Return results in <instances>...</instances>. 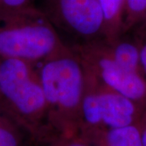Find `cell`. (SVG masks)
Wrapping results in <instances>:
<instances>
[{"mask_svg": "<svg viewBox=\"0 0 146 146\" xmlns=\"http://www.w3.org/2000/svg\"><path fill=\"white\" fill-rule=\"evenodd\" d=\"M46 101L50 130L80 132L86 76L71 47L42 62L38 70Z\"/></svg>", "mask_w": 146, "mask_h": 146, "instance_id": "6da1fadb", "label": "cell"}, {"mask_svg": "<svg viewBox=\"0 0 146 146\" xmlns=\"http://www.w3.org/2000/svg\"><path fill=\"white\" fill-rule=\"evenodd\" d=\"M0 109L32 140L50 130L46 101L35 63L19 59L2 60Z\"/></svg>", "mask_w": 146, "mask_h": 146, "instance_id": "7a4b0ae2", "label": "cell"}, {"mask_svg": "<svg viewBox=\"0 0 146 146\" xmlns=\"http://www.w3.org/2000/svg\"><path fill=\"white\" fill-rule=\"evenodd\" d=\"M68 47L37 6L0 11V59L36 64Z\"/></svg>", "mask_w": 146, "mask_h": 146, "instance_id": "3957f363", "label": "cell"}, {"mask_svg": "<svg viewBox=\"0 0 146 146\" xmlns=\"http://www.w3.org/2000/svg\"><path fill=\"white\" fill-rule=\"evenodd\" d=\"M37 7L60 37H66L69 47L105 38L104 16L98 0H42Z\"/></svg>", "mask_w": 146, "mask_h": 146, "instance_id": "277c9868", "label": "cell"}, {"mask_svg": "<svg viewBox=\"0 0 146 146\" xmlns=\"http://www.w3.org/2000/svg\"><path fill=\"white\" fill-rule=\"evenodd\" d=\"M81 59L86 82L113 90L137 103L146 97V82L115 61L106 39L72 47Z\"/></svg>", "mask_w": 146, "mask_h": 146, "instance_id": "5b68a950", "label": "cell"}, {"mask_svg": "<svg viewBox=\"0 0 146 146\" xmlns=\"http://www.w3.org/2000/svg\"><path fill=\"white\" fill-rule=\"evenodd\" d=\"M136 102L113 90L86 82L80 133L137 124Z\"/></svg>", "mask_w": 146, "mask_h": 146, "instance_id": "8992f818", "label": "cell"}, {"mask_svg": "<svg viewBox=\"0 0 146 146\" xmlns=\"http://www.w3.org/2000/svg\"><path fill=\"white\" fill-rule=\"evenodd\" d=\"M80 134L91 146H144L138 124Z\"/></svg>", "mask_w": 146, "mask_h": 146, "instance_id": "52a82bcc", "label": "cell"}, {"mask_svg": "<svg viewBox=\"0 0 146 146\" xmlns=\"http://www.w3.org/2000/svg\"><path fill=\"white\" fill-rule=\"evenodd\" d=\"M105 21V39L119 37L123 29L126 0H98Z\"/></svg>", "mask_w": 146, "mask_h": 146, "instance_id": "ba28073f", "label": "cell"}, {"mask_svg": "<svg viewBox=\"0 0 146 146\" xmlns=\"http://www.w3.org/2000/svg\"><path fill=\"white\" fill-rule=\"evenodd\" d=\"M106 41L111 55L120 66L131 72H138L141 58L140 48L136 44L122 40L119 36L111 40L106 39Z\"/></svg>", "mask_w": 146, "mask_h": 146, "instance_id": "9c48e42d", "label": "cell"}, {"mask_svg": "<svg viewBox=\"0 0 146 146\" xmlns=\"http://www.w3.org/2000/svg\"><path fill=\"white\" fill-rule=\"evenodd\" d=\"M30 136L0 109V146H31Z\"/></svg>", "mask_w": 146, "mask_h": 146, "instance_id": "30bf717a", "label": "cell"}, {"mask_svg": "<svg viewBox=\"0 0 146 146\" xmlns=\"http://www.w3.org/2000/svg\"><path fill=\"white\" fill-rule=\"evenodd\" d=\"M31 146H91L80 132L50 130L32 140Z\"/></svg>", "mask_w": 146, "mask_h": 146, "instance_id": "8fae6325", "label": "cell"}, {"mask_svg": "<svg viewBox=\"0 0 146 146\" xmlns=\"http://www.w3.org/2000/svg\"><path fill=\"white\" fill-rule=\"evenodd\" d=\"M146 18V0H126L123 29L132 23Z\"/></svg>", "mask_w": 146, "mask_h": 146, "instance_id": "7c38bea8", "label": "cell"}, {"mask_svg": "<svg viewBox=\"0 0 146 146\" xmlns=\"http://www.w3.org/2000/svg\"><path fill=\"white\" fill-rule=\"evenodd\" d=\"M138 126H139V128L141 130L143 145L146 146V116L139 121Z\"/></svg>", "mask_w": 146, "mask_h": 146, "instance_id": "4fadbf2b", "label": "cell"}, {"mask_svg": "<svg viewBox=\"0 0 146 146\" xmlns=\"http://www.w3.org/2000/svg\"><path fill=\"white\" fill-rule=\"evenodd\" d=\"M140 48V58H141V66L146 73V43Z\"/></svg>", "mask_w": 146, "mask_h": 146, "instance_id": "5bb4252c", "label": "cell"}]
</instances>
